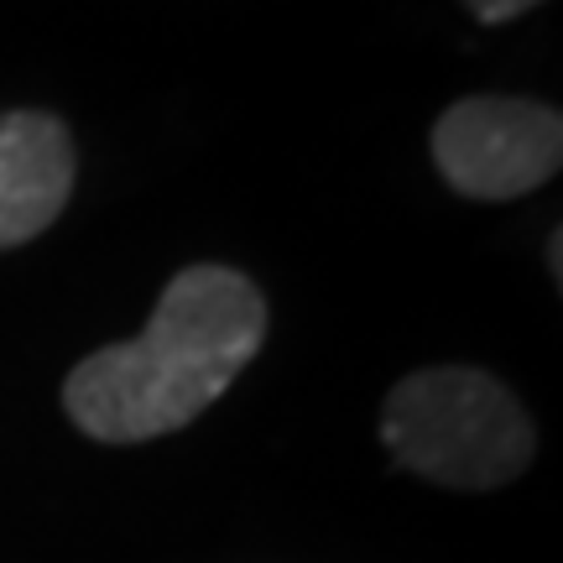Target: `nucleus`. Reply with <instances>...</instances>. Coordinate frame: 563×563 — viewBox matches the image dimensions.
I'll use <instances>...</instances> for the list:
<instances>
[{"instance_id":"nucleus-1","label":"nucleus","mask_w":563,"mask_h":563,"mask_svg":"<svg viewBox=\"0 0 563 563\" xmlns=\"http://www.w3.org/2000/svg\"><path fill=\"white\" fill-rule=\"evenodd\" d=\"M266 340L256 282L230 266H188L162 287L136 340L104 344L63 382V407L100 443H146L178 433L220 402Z\"/></svg>"},{"instance_id":"nucleus-2","label":"nucleus","mask_w":563,"mask_h":563,"mask_svg":"<svg viewBox=\"0 0 563 563\" xmlns=\"http://www.w3.org/2000/svg\"><path fill=\"white\" fill-rule=\"evenodd\" d=\"M391 460L449 490H490L517 481L538 454L527 407L496 376L470 365L412 371L391 386L382 412Z\"/></svg>"},{"instance_id":"nucleus-3","label":"nucleus","mask_w":563,"mask_h":563,"mask_svg":"<svg viewBox=\"0 0 563 563\" xmlns=\"http://www.w3.org/2000/svg\"><path fill=\"white\" fill-rule=\"evenodd\" d=\"M563 121L538 100H475L449 104L433 125V162L464 199H522L559 173Z\"/></svg>"},{"instance_id":"nucleus-4","label":"nucleus","mask_w":563,"mask_h":563,"mask_svg":"<svg viewBox=\"0 0 563 563\" xmlns=\"http://www.w3.org/2000/svg\"><path fill=\"white\" fill-rule=\"evenodd\" d=\"M74 141L63 121L42 110L0 115V251L37 241L68 209L74 194Z\"/></svg>"},{"instance_id":"nucleus-5","label":"nucleus","mask_w":563,"mask_h":563,"mask_svg":"<svg viewBox=\"0 0 563 563\" xmlns=\"http://www.w3.org/2000/svg\"><path fill=\"white\" fill-rule=\"evenodd\" d=\"M470 5V16L485 21V26H501V21L522 16V11H532V5H543V0H464Z\"/></svg>"}]
</instances>
